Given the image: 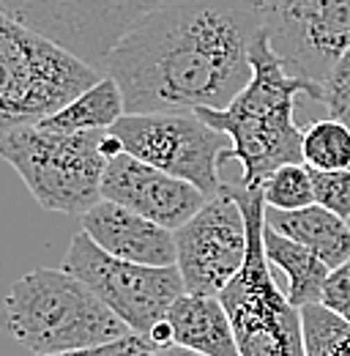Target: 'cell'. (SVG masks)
Listing matches in <instances>:
<instances>
[{"mask_svg": "<svg viewBox=\"0 0 350 356\" xmlns=\"http://www.w3.org/2000/svg\"><path fill=\"white\" fill-rule=\"evenodd\" d=\"M101 72L0 6V137L36 124L90 88Z\"/></svg>", "mask_w": 350, "mask_h": 356, "instance_id": "cell-6", "label": "cell"}, {"mask_svg": "<svg viewBox=\"0 0 350 356\" xmlns=\"http://www.w3.org/2000/svg\"><path fill=\"white\" fill-rule=\"evenodd\" d=\"M265 252H268V261L274 266L285 271L288 299L296 307H304L309 302H320L331 266L317 252H312L301 241L274 230L268 222H265Z\"/></svg>", "mask_w": 350, "mask_h": 356, "instance_id": "cell-16", "label": "cell"}, {"mask_svg": "<svg viewBox=\"0 0 350 356\" xmlns=\"http://www.w3.org/2000/svg\"><path fill=\"white\" fill-rule=\"evenodd\" d=\"M265 19L276 52L315 83L350 47V0H282Z\"/></svg>", "mask_w": 350, "mask_h": 356, "instance_id": "cell-11", "label": "cell"}, {"mask_svg": "<svg viewBox=\"0 0 350 356\" xmlns=\"http://www.w3.org/2000/svg\"><path fill=\"white\" fill-rule=\"evenodd\" d=\"M312 184H315V203L350 220V168H342V170L312 168Z\"/></svg>", "mask_w": 350, "mask_h": 356, "instance_id": "cell-22", "label": "cell"}, {"mask_svg": "<svg viewBox=\"0 0 350 356\" xmlns=\"http://www.w3.org/2000/svg\"><path fill=\"white\" fill-rule=\"evenodd\" d=\"M348 222H350V220H348Z\"/></svg>", "mask_w": 350, "mask_h": 356, "instance_id": "cell-27", "label": "cell"}, {"mask_svg": "<svg viewBox=\"0 0 350 356\" xmlns=\"http://www.w3.org/2000/svg\"><path fill=\"white\" fill-rule=\"evenodd\" d=\"M110 129L124 143V151L192 181L206 195L224 186L219 165L230 159L233 140L194 110L124 113Z\"/></svg>", "mask_w": 350, "mask_h": 356, "instance_id": "cell-7", "label": "cell"}, {"mask_svg": "<svg viewBox=\"0 0 350 356\" xmlns=\"http://www.w3.org/2000/svg\"><path fill=\"white\" fill-rule=\"evenodd\" d=\"M11 337L33 354H93L131 326L66 268H33L3 302Z\"/></svg>", "mask_w": 350, "mask_h": 356, "instance_id": "cell-3", "label": "cell"}, {"mask_svg": "<svg viewBox=\"0 0 350 356\" xmlns=\"http://www.w3.org/2000/svg\"><path fill=\"white\" fill-rule=\"evenodd\" d=\"M175 348L203 356H241L230 315L219 296L183 291L167 310Z\"/></svg>", "mask_w": 350, "mask_h": 356, "instance_id": "cell-14", "label": "cell"}, {"mask_svg": "<svg viewBox=\"0 0 350 356\" xmlns=\"http://www.w3.org/2000/svg\"><path fill=\"white\" fill-rule=\"evenodd\" d=\"M162 0H0V6L104 74L110 49Z\"/></svg>", "mask_w": 350, "mask_h": 356, "instance_id": "cell-9", "label": "cell"}, {"mask_svg": "<svg viewBox=\"0 0 350 356\" xmlns=\"http://www.w3.org/2000/svg\"><path fill=\"white\" fill-rule=\"evenodd\" d=\"M265 203L271 209H304L315 203V184H312V168L306 162H288L279 165L271 176L260 184Z\"/></svg>", "mask_w": 350, "mask_h": 356, "instance_id": "cell-20", "label": "cell"}, {"mask_svg": "<svg viewBox=\"0 0 350 356\" xmlns=\"http://www.w3.org/2000/svg\"><path fill=\"white\" fill-rule=\"evenodd\" d=\"M265 28L258 0H162L110 49L104 74L126 113L227 107L252 80L249 49Z\"/></svg>", "mask_w": 350, "mask_h": 356, "instance_id": "cell-1", "label": "cell"}, {"mask_svg": "<svg viewBox=\"0 0 350 356\" xmlns=\"http://www.w3.org/2000/svg\"><path fill=\"white\" fill-rule=\"evenodd\" d=\"M83 230L101 250L124 261L151 266H173L178 261L175 233L170 227L107 197L83 214Z\"/></svg>", "mask_w": 350, "mask_h": 356, "instance_id": "cell-13", "label": "cell"}, {"mask_svg": "<svg viewBox=\"0 0 350 356\" xmlns=\"http://www.w3.org/2000/svg\"><path fill=\"white\" fill-rule=\"evenodd\" d=\"M331 118L350 127V47L334 60L328 74L320 83V99Z\"/></svg>", "mask_w": 350, "mask_h": 356, "instance_id": "cell-21", "label": "cell"}, {"mask_svg": "<svg viewBox=\"0 0 350 356\" xmlns=\"http://www.w3.org/2000/svg\"><path fill=\"white\" fill-rule=\"evenodd\" d=\"M104 134L107 129L60 132L42 121L22 124L0 137V159L17 170L42 209L83 217L101 200L110 162Z\"/></svg>", "mask_w": 350, "mask_h": 356, "instance_id": "cell-5", "label": "cell"}, {"mask_svg": "<svg viewBox=\"0 0 350 356\" xmlns=\"http://www.w3.org/2000/svg\"><path fill=\"white\" fill-rule=\"evenodd\" d=\"M304 162L315 170H342L350 168V127L337 118H326L304 129Z\"/></svg>", "mask_w": 350, "mask_h": 356, "instance_id": "cell-19", "label": "cell"}, {"mask_svg": "<svg viewBox=\"0 0 350 356\" xmlns=\"http://www.w3.org/2000/svg\"><path fill=\"white\" fill-rule=\"evenodd\" d=\"M252 80L235 93L227 107H200L211 127L230 134V159L241 162V184L260 186L279 165L304 162V129L296 127V96L320 99V83L293 72L276 52L265 28L252 42Z\"/></svg>", "mask_w": 350, "mask_h": 356, "instance_id": "cell-2", "label": "cell"}, {"mask_svg": "<svg viewBox=\"0 0 350 356\" xmlns=\"http://www.w3.org/2000/svg\"><path fill=\"white\" fill-rule=\"evenodd\" d=\"M173 233L175 266L181 268L186 291L219 296L247 258V217L233 184L224 181L217 195Z\"/></svg>", "mask_w": 350, "mask_h": 356, "instance_id": "cell-10", "label": "cell"}, {"mask_svg": "<svg viewBox=\"0 0 350 356\" xmlns=\"http://www.w3.org/2000/svg\"><path fill=\"white\" fill-rule=\"evenodd\" d=\"M306 356H350V318L323 302L301 307Z\"/></svg>", "mask_w": 350, "mask_h": 356, "instance_id": "cell-18", "label": "cell"}, {"mask_svg": "<svg viewBox=\"0 0 350 356\" xmlns=\"http://www.w3.org/2000/svg\"><path fill=\"white\" fill-rule=\"evenodd\" d=\"M265 222L274 230L301 241L331 268L350 258V222L320 203H309L304 209H293V211L271 209L265 203Z\"/></svg>", "mask_w": 350, "mask_h": 356, "instance_id": "cell-15", "label": "cell"}, {"mask_svg": "<svg viewBox=\"0 0 350 356\" xmlns=\"http://www.w3.org/2000/svg\"><path fill=\"white\" fill-rule=\"evenodd\" d=\"M323 305H328L331 310L348 315L350 312V258L345 264L331 268L326 285H323V296H320Z\"/></svg>", "mask_w": 350, "mask_h": 356, "instance_id": "cell-23", "label": "cell"}, {"mask_svg": "<svg viewBox=\"0 0 350 356\" xmlns=\"http://www.w3.org/2000/svg\"><path fill=\"white\" fill-rule=\"evenodd\" d=\"M126 113L124 93L115 77L101 74L90 88H85L80 96L58 107L42 118L44 127L60 129V132H83V129H110L121 115Z\"/></svg>", "mask_w": 350, "mask_h": 356, "instance_id": "cell-17", "label": "cell"}, {"mask_svg": "<svg viewBox=\"0 0 350 356\" xmlns=\"http://www.w3.org/2000/svg\"><path fill=\"white\" fill-rule=\"evenodd\" d=\"M93 354H110V356H131V354H162V348L151 340L148 332L140 329H129L121 337H115L112 343L99 346Z\"/></svg>", "mask_w": 350, "mask_h": 356, "instance_id": "cell-24", "label": "cell"}, {"mask_svg": "<svg viewBox=\"0 0 350 356\" xmlns=\"http://www.w3.org/2000/svg\"><path fill=\"white\" fill-rule=\"evenodd\" d=\"M247 217V258L219 299L230 315L241 356H306L301 307L271 277L265 252V195L262 186L233 184Z\"/></svg>", "mask_w": 350, "mask_h": 356, "instance_id": "cell-4", "label": "cell"}, {"mask_svg": "<svg viewBox=\"0 0 350 356\" xmlns=\"http://www.w3.org/2000/svg\"><path fill=\"white\" fill-rule=\"evenodd\" d=\"M151 340L162 348V351H167V348H173L175 346V337H173V326H170V321H167V315L162 318V321H156L153 326H151Z\"/></svg>", "mask_w": 350, "mask_h": 356, "instance_id": "cell-25", "label": "cell"}, {"mask_svg": "<svg viewBox=\"0 0 350 356\" xmlns=\"http://www.w3.org/2000/svg\"><path fill=\"white\" fill-rule=\"evenodd\" d=\"M101 197L124 203L165 227H181L211 197L200 186L173 176L129 151L115 154L101 178Z\"/></svg>", "mask_w": 350, "mask_h": 356, "instance_id": "cell-12", "label": "cell"}, {"mask_svg": "<svg viewBox=\"0 0 350 356\" xmlns=\"http://www.w3.org/2000/svg\"><path fill=\"white\" fill-rule=\"evenodd\" d=\"M63 268L77 274L110 310H115L131 329L140 332H151V326L162 321L170 305L186 291L181 268L175 264L151 266L115 258L101 250L85 230L72 238Z\"/></svg>", "mask_w": 350, "mask_h": 356, "instance_id": "cell-8", "label": "cell"}, {"mask_svg": "<svg viewBox=\"0 0 350 356\" xmlns=\"http://www.w3.org/2000/svg\"><path fill=\"white\" fill-rule=\"evenodd\" d=\"M348 318H350V312H348Z\"/></svg>", "mask_w": 350, "mask_h": 356, "instance_id": "cell-26", "label": "cell"}]
</instances>
